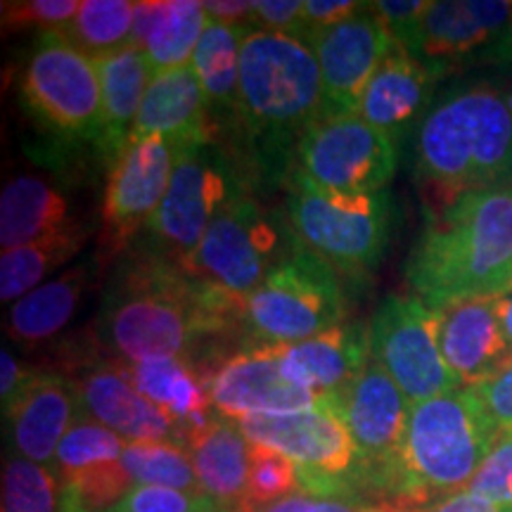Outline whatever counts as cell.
<instances>
[{
	"mask_svg": "<svg viewBox=\"0 0 512 512\" xmlns=\"http://www.w3.org/2000/svg\"><path fill=\"white\" fill-rule=\"evenodd\" d=\"M245 304L143 245L124 256L98 311V335L124 366L188 358L200 344L242 328Z\"/></svg>",
	"mask_w": 512,
	"mask_h": 512,
	"instance_id": "cell-1",
	"label": "cell"
},
{
	"mask_svg": "<svg viewBox=\"0 0 512 512\" xmlns=\"http://www.w3.org/2000/svg\"><path fill=\"white\" fill-rule=\"evenodd\" d=\"M403 275L432 311L512 290V188L467 192L430 211Z\"/></svg>",
	"mask_w": 512,
	"mask_h": 512,
	"instance_id": "cell-2",
	"label": "cell"
},
{
	"mask_svg": "<svg viewBox=\"0 0 512 512\" xmlns=\"http://www.w3.org/2000/svg\"><path fill=\"white\" fill-rule=\"evenodd\" d=\"M323 117V79L302 38L249 27L240 48L238 124L266 181H287L299 140Z\"/></svg>",
	"mask_w": 512,
	"mask_h": 512,
	"instance_id": "cell-3",
	"label": "cell"
},
{
	"mask_svg": "<svg viewBox=\"0 0 512 512\" xmlns=\"http://www.w3.org/2000/svg\"><path fill=\"white\" fill-rule=\"evenodd\" d=\"M413 174L430 211L467 192L512 188V110L489 86L446 93L413 131Z\"/></svg>",
	"mask_w": 512,
	"mask_h": 512,
	"instance_id": "cell-4",
	"label": "cell"
},
{
	"mask_svg": "<svg viewBox=\"0 0 512 512\" xmlns=\"http://www.w3.org/2000/svg\"><path fill=\"white\" fill-rule=\"evenodd\" d=\"M501 437L472 387L413 403L396 508L420 512L463 491Z\"/></svg>",
	"mask_w": 512,
	"mask_h": 512,
	"instance_id": "cell-5",
	"label": "cell"
},
{
	"mask_svg": "<svg viewBox=\"0 0 512 512\" xmlns=\"http://www.w3.org/2000/svg\"><path fill=\"white\" fill-rule=\"evenodd\" d=\"M285 188V219L311 252L349 280L377 271L399 226L389 190L368 195L325 190L299 171H292Z\"/></svg>",
	"mask_w": 512,
	"mask_h": 512,
	"instance_id": "cell-6",
	"label": "cell"
},
{
	"mask_svg": "<svg viewBox=\"0 0 512 512\" xmlns=\"http://www.w3.org/2000/svg\"><path fill=\"white\" fill-rule=\"evenodd\" d=\"M347 318V294L328 261L294 238L290 252L245 302L242 332L252 347H287Z\"/></svg>",
	"mask_w": 512,
	"mask_h": 512,
	"instance_id": "cell-7",
	"label": "cell"
},
{
	"mask_svg": "<svg viewBox=\"0 0 512 512\" xmlns=\"http://www.w3.org/2000/svg\"><path fill=\"white\" fill-rule=\"evenodd\" d=\"M19 100L36 124L67 143L102 136V91L93 57L81 53L62 31L38 34L19 74Z\"/></svg>",
	"mask_w": 512,
	"mask_h": 512,
	"instance_id": "cell-8",
	"label": "cell"
},
{
	"mask_svg": "<svg viewBox=\"0 0 512 512\" xmlns=\"http://www.w3.org/2000/svg\"><path fill=\"white\" fill-rule=\"evenodd\" d=\"M240 192V164L219 138L181 147L164 202L147 226V247L185 266L221 209Z\"/></svg>",
	"mask_w": 512,
	"mask_h": 512,
	"instance_id": "cell-9",
	"label": "cell"
},
{
	"mask_svg": "<svg viewBox=\"0 0 512 512\" xmlns=\"http://www.w3.org/2000/svg\"><path fill=\"white\" fill-rule=\"evenodd\" d=\"M294 238L287 219L240 192L221 209L183 268L245 304L290 252Z\"/></svg>",
	"mask_w": 512,
	"mask_h": 512,
	"instance_id": "cell-10",
	"label": "cell"
},
{
	"mask_svg": "<svg viewBox=\"0 0 512 512\" xmlns=\"http://www.w3.org/2000/svg\"><path fill=\"white\" fill-rule=\"evenodd\" d=\"M238 425L249 444L273 448L297 465L304 494L354 498L351 477L356 470V446L344 425L342 399L330 396L304 411L249 415Z\"/></svg>",
	"mask_w": 512,
	"mask_h": 512,
	"instance_id": "cell-11",
	"label": "cell"
},
{
	"mask_svg": "<svg viewBox=\"0 0 512 512\" xmlns=\"http://www.w3.org/2000/svg\"><path fill=\"white\" fill-rule=\"evenodd\" d=\"M408 415L411 403L373 358L342 396V418L356 446L351 494L356 489H368L377 496V503L396 508L401 494Z\"/></svg>",
	"mask_w": 512,
	"mask_h": 512,
	"instance_id": "cell-12",
	"label": "cell"
},
{
	"mask_svg": "<svg viewBox=\"0 0 512 512\" xmlns=\"http://www.w3.org/2000/svg\"><path fill=\"white\" fill-rule=\"evenodd\" d=\"M370 349L406 401L420 403L463 389L439 349L437 311L415 294H389L370 318Z\"/></svg>",
	"mask_w": 512,
	"mask_h": 512,
	"instance_id": "cell-13",
	"label": "cell"
},
{
	"mask_svg": "<svg viewBox=\"0 0 512 512\" xmlns=\"http://www.w3.org/2000/svg\"><path fill=\"white\" fill-rule=\"evenodd\" d=\"M401 162V145L363 117L318 119L304 133L294 171L320 188L351 195L387 190Z\"/></svg>",
	"mask_w": 512,
	"mask_h": 512,
	"instance_id": "cell-14",
	"label": "cell"
},
{
	"mask_svg": "<svg viewBox=\"0 0 512 512\" xmlns=\"http://www.w3.org/2000/svg\"><path fill=\"white\" fill-rule=\"evenodd\" d=\"M408 53L437 69L441 76L453 67H465L467 62H508L512 60V3H430Z\"/></svg>",
	"mask_w": 512,
	"mask_h": 512,
	"instance_id": "cell-15",
	"label": "cell"
},
{
	"mask_svg": "<svg viewBox=\"0 0 512 512\" xmlns=\"http://www.w3.org/2000/svg\"><path fill=\"white\" fill-rule=\"evenodd\" d=\"M178 150L164 138H131L107 169L102 223L112 252L147 230L164 202Z\"/></svg>",
	"mask_w": 512,
	"mask_h": 512,
	"instance_id": "cell-16",
	"label": "cell"
},
{
	"mask_svg": "<svg viewBox=\"0 0 512 512\" xmlns=\"http://www.w3.org/2000/svg\"><path fill=\"white\" fill-rule=\"evenodd\" d=\"M320 79H323V117H358L363 95L380 67L394 38L377 22L368 3L354 17L344 19L313 38Z\"/></svg>",
	"mask_w": 512,
	"mask_h": 512,
	"instance_id": "cell-17",
	"label": "cell"
},
{
	"mask_svg": "<svg viewBox=\"0 0 512 512\" xmlns=\"http://www.w3.org/2000/svg\"><path fill=\"white\" fill-rule=\"evenodd\" d=\"M211 408L228 420L292 413L318 406L320 396L292 382L283 368V347H249L209 375Z\"/></svg>",
	"mask_w": 512,
	"mask_h": 512,
	"instance_id": "cell-18",
	"label": "cell"
},
{
	"mask_svg": "<svg viewBox=\"0 0 512 512\" xmlns=\"http://www.w3.org/2000/svg\"><path fill=\"white\" fill-rule=\"evenodd\" d=\"M72 384L79 401V415L100 422L121 439L181 441L176 422L138 392L124 363H88L76 370Z\"/></svg>",
	"mask_w": 512,
	"mask_h": 512,
	"instance_id": "cell-19",
	"label": "cell"
},
{
	"mask_svg": "<svg viewBox=\"0 0 512 512\" xmlns=\"http://www.w3.org/2000/svg\"><path fill=\"white\" fill-rule=\"evenodd\" d=\"M439 349L463 387L494 380L512 366V344L498 320L494 297L437 311Z\"/></svg>",
	"mask_w": 512,
	"mask_h": 512,
	"instance_id": "cell-20",
	"label": "cell"
},
{
	"mask_svg": "<svg viewBox=\"0 0 512 512\" xmlns=\"http://www.w3.org/2000/svg\"><path fill=\"white\" fill-rule=\"evenodd\" d=\"M441 79L444 76L437 69L415 60L394 43L368 83L358 117L403 145L430 110L434 88Z\"/></svg>",
	"mask_w": 512,
	"mask_h": 512,
	"instance_id": "cell-21",
	"label": "cell"
},
{
	"mask_svg": "<svg viewBox=\"0 0 512 512\" xmlns=\"http://www.w3.org/2000/svg\"><path fill=\"white\" fill-rule=\"evenodd\" d=\"M76 418L79 401L72 380L50 370H36L19 399L3 411L5 425L10 427L12 451L46 467H53L57 448Z\"/></svg>",
	"mask_w": 512,
	"mask_h": 512,
	"instance_id": "cell-22",
	"label": "cell"
},
{
	"mask_svg": "<svg viewBox=\"0 0 512 512\" xmlns=\"http://www.w3.org/2000/svg\"><path fill=\"white\" fill-rule=\"evenodd\" d=\"M370 361V325L361 320H349L323 335L283 347L285 375L320 399H342Z\"/></svg>",
	"mask_w": 512,
	"mask_h": 512,
	"instance_id": "cell-23",
	"label": "cell"
},
{
	"mask_svg": "<svg viewBox=\"0 0 512 512\" xmlns=\"http://www.w3.org/2000/svg\"><path fill=\"white\" fill-rule=\"evenodd\" d=\"M209 117L207 95L192 67L169 69L155 74L147 88L131 138H164L181 150L216 138Z\"/></svg>",
	"mask_w": 512,
	"mask_h": 512,
	"instance_id": "cell-24",
	"label": "cell"
},
{
	"mask_svg": "<svg viewBox=\"0 0 512 512\" xmlns=\"http://www.w3.org/2000/svg\"><path fill=\"white\" fill-rule=\"evenodd\" d=\"M95 67H98L102 91V136L98 152L105 169H110L131 138L140 105L155 79V69L143 50L133 43L110 55L95 57Z\"/></svg>",
	"mask_w": 512,
	"mask_h": 512,
	"instance_id": "cell-25",
	"label": "cell"
},
{
	"mask_svg": "<svg viewBox=\"0 0 512 512\" xmlns=\"http://www.w3.org/2000/svg\"><path fill=\"white\" fill-rule=\"evenodd\" d=\"M102 256L83 259L67 271L17 299L8 313V332L22 347L48 342L72 323L79 306L102 271Z\"/></svg>",
	"mask_w": 512,
	"mask_h": 512,
	"instance_id": "cell-26",
	"label": "cell"
},
{
	"mask_svg": "<svg viewBox=\"0 0 512 512\" xmlns=\"http://www.w3.org/2000/svg\"><path fill=\"white\" fill-rule=\"evenodd\" d=\"M207 22L197 0H143L133 3L131 43L147 55L155 74L190 67Z\"/></svg>",
	"mask_w": 512,
	"mask_h": 512,
	"instance_id": "cell-27",
	"label": "cell"
},
{
	"mask_svg": "<svg viewBox=\"0 0 512 512\" xmlns=\"http://www.w3.org/2000/svg\"><path fill=\"white\" fill-rule=\"evenodd\" d=\"M249 446L238 422L219 413L185 439L200 489L233 512L247 501Z\"/></svg>",
	"mask_w": 512,
	"mask_h": 512,
	"instance_id": "cell-28",
	"label": "cell"
},
{
	"mask_svg": "<svg viewBox=\"0 0 512 512\" xmlns=\"http://www.w3.org/2000/svg\"><path fill=\"white\" fill-rule=\"evenodd\" d=\"M72 202L55 183L38 176H17L0 195V245L8 249L53 238L79 226Z\"/></svg>",
	"mask_w": 512,
	"mask_h": 512,
	"instance_id": "cell-29",
	"label": "cell"
},
{
	"mask_svg": "<svg viewBox=\"0 0 512 512\" xmlns=\"http://www.w3.org/2000/svg\"><path fill=\"white\" fill-rule=\"evenodd\" d=\"M138 392L169 415L181 430V441L207 427L216 418L209 399V380L188 358H157V361L124 366Z\"/></svg>",
	"mask_w": 512,
	"mask_h": 512,
	"instance_id": "cell-30",
	"label": "cell"
},
{
	"mask_svg": "<svg viewBox=\"0 0 512 512\" xmlns=\"http://www.w3.org/2000/svg\"><path fill=\"white\" fill-rule=\"evenodd\" d=\"M247 29L249 27H230V24L209 19L192 55L190 67L202 83L209 112L214 117L238 119L240 48Z\"/></svg>",
	"mask_w": 512,
	"mask_h": 512,
	"instance_id": "cell-31",
	"label": "cell"
},
{
	"mask_svg": "<svg viewBox=\"0 0 512 512\" xmlns=\"http://www.w3.org/2000/svg\"><path fill=\"white\" fill-rule=\"evenodd\" d=\"M91 235V226H79L53 238L31 242L15 249H8L0 256V297L3 302L15 304L17 299L27 297L31 290L43 285V278L57 268L69 264Z\"/></svg>",
	"mask_w": 512,
	"mask_h": 512,
	"instance_id": "cell-32",
	"label": "cell"
},
{
	"mask_svg": "<svg viewBox=\"0 0 512 512\" xmlns=\"http://www.w3.org/2000/svg\"><path fill=\"white\" fill-rule=\"evenodd\" d=\"M121 465L136 486L202 491L188 448L181 441H128Z\"/></svg>",
	"mask_w": 512,
	"mask_h": 512,
	"instance_id": "cell-33",
	"label": "cell"
},
{
	"mask_svg": "<svg viewBox=\"0 0 512 512\" xmlns=\"http://www.w3.org/2000/svg\"><path fill=\"white\" fill-rule=\"evenodd\" d=\"M88 57L110 55L131 43L133 3L128 0H86L62 31Z\"/></svg>",
	"mask_w": 512,
	"mask_h": 512,
	"instance_id": "cell-34",
	"label": "cell"
},
{
	"mask_svg": "<svg viewBox=\"0 0 512 512\" xmlns=\"http://www.w3.org/2000/svg\"><path fill=\"white\" fill-rule=\"evenodd\" d=\"M126 444V439H121L119 434L107 430L105 425L79 415L72 430L64 434L50 470L55 472L62 486L72 482L74 477L86 475V472L119 463Z\"/></svg>",
	"mask_w": 512,
	"mask_h": 512,
	"instance_id": "cell-35",
	"label": "cell"
},
{
	"mask_svg": "<svg viewBox=\"0 0 512 512\" xmlns=\"http://www.w3.org/2000/svg\"><path fill=\"white\" fill-rule=\"evenodd\" d=\"M62 486L50 467L10 451L3 463V512H60Z\"/></svg>",
	"mask_w": 512,
	"mask_h": 512,
	"instance_id": "cell-36",
	"label": "cell"
},
{
	"mask_svg": "<svg viewBox=\"0 0 512 512\" xmlns=\"http://www.w3.org/2000/svg\"><path fill=\"white\" fill-rule=\"evenodd\" d=\"M302 491L299 470L283 453L264 446H249L247 501L252 505H271Z\"/></svg>",
	"mask_w": 512,
	"mask_h": 512,
	"instance_id": "cell-37",
	"label": "cell"
},
{
	"mask_svg": "<svg viewBox=\"0 0 512 512\" xmlns=\"http://www.w3.org/2000/svg\"><path fill=\"white\" fill-rule=\"evenodd\" d=\"M107 512H233L204 491H181L166 486H133Z\"/></svg>",
	"mask_w": 512,
	"mask_h": 512,
	"instance_id": "cell-38",
	"label": "cell"
},
{
	"mask_svg": "<svg viewBox=\"0 0 512 512\" xmlns=\"http://www.w3.org/2000/svg\"><path fill=\"white\" fill-rule=\"evenodd\" d=\"M76 0H22L3 3V27L8 31H64L79 12Z\"/></svg>",
	"mask_w": 512,
	"mask_h": 512,
	"instance_id": "cell-39",
	"label": "cell"
},
{
	"mask_svg": "<svg viewBox=\"0 0 512 512\" xmlns=\"http://www.w3.org/2000/svg\"><path fill=\"white\" fill-rule=\"evenodd\" d=\"M467 489L501 505H512V432L498 437Z\"/></svg>",
	"mask_w": 512,
	"mask_h": 512,
	"instance_id": "cell-40",
	"label": "cell"
},
{
	"mask_svg": "<svg viewBox=\"0 0 512 512\" xmlns=\"http://www.w3.org/2000/svg\"><path fill=\"white\" fill-rule=\"evenodd\" d=\"M368 8L394 38L396 46L408 50L413 46L422 17L430 10V3L427 0H377V3H368Z\"/></svg>",
	"mask_w": 512,
	"mask_h": 512,
	"instance_id": "cell-41",
	"label": "cell"
},
{
	"mask_svg": "<svg viewBox=\"0 0 512 512\" xmlns=\"http://www.w3.org/2000/svg\"><path fill=\"white\" fill-rule=\"evenodd\" d=\"M252 27L306 41L304 3L302 0H256L252 3Z\"/></svg>",
	"mask_w": 512,
	"mask_h": 512,
	"instance_id": "cell-42",
	"label": "cell"
},
{
	"mask_svg": "<svg viewBox=\"0 0 512 512\" xmlns=\"http://www.w3.org/2000/svg\"><path fill=\"white\" fill-rule=\"evenodd\" d=\"M482 399L486 413L494 420L498 432H512V366L494 380L472 387Z\"/></svg>",
	"mask_w": 512,
	"mask_h": 512,
	"instance_id": "cell-43",
	"label": "cell"
},
{
	"mask_svg": "<svg viewBox=\"0 0 512 512\" xmlns=\"http://www.w3.org/2000/svg\"><path fill=\"white\" fill-rule=\"evenodd\" d=\"M363 3L354 0H306L304 3V27L309 46L320 31L337 27L344 19L354 17Z\"/></svg>",
	"mask_w": 512,
	"mask_h": 512,
	"instance_id": "cell-44",
	"label": "cell"
},
{
	"mask_svg": "<svg viewBox=\"0 0 512 512\" xmlns=\"http://www.w3.org/2000/svg\"><path fill=\"white\" fill-rule=\"evenodd\" d=\"M34 373L36 370L22 366L19 358L8 349V344H3V351H0V403H3V411H8L19 399Z\"/></svg>",
	"mask_w": 512,
	"mask_h": 512,
	"instance_id": "cell-45",
	"label": "cell"
},
{
	"mask_svg": "<svg viewBox=\"0 0 512 512\" xmlns=\"http://www.w3.org/2000/svg\"><path fill=\"white\" fill-rule=\"evenodd\" d=\"M420 512H512V505H501L491 498L479 496L475 491L463 489L456 494L439 498Z\"/></svg>",
	"mask_w": 512,
	"mask_h": 512,
	"instance_id": "cell-46",
	"label": "cell"
},
{
	"mask_svg": "<svg viewBox=\"0 0 512 512\" xmlns=\"http://www.w3.org/2000/svg\"><path fill=\"white\" fill-rule=\"evenodd\" d=\"M209 19L230 24V27H252V3H235V0H211L204 3Z\"/></svg>",
	"mask_w": 512,
	"mask_h": 512,
	"instance_id": "cell-47",
	"label": "cell"
},
{
	"mask_svg": "<svg viewBox=\"0 0 512 512\" xmlns=\"http://www.w3.org/2000/svg\"><path fill=\"white\" fill-rule=\"evenodd\" d=\"M316 496L304 494V491H297V494L283 498V501L271 503V505H252L242 503L235 512H313L316 508Z\"/></svg>",
	"mask_w": 512,
	"mask_h": 512,
	"instance_id": "cell-48",
	"label": "cell"
},
{
	"mask_svg": "<svg viewBox=\"0 0 512 512\" xmlns=\"http://www.w3.org/2000/svg\"><path fill=\"white\" fill-rule=\"evenodd\" d=\"M494 306H496L498 320H501L503 325L505 337H508V342L512 344V290L494 297Z\"/></svg>",
	"mask_w": 512,
	"mask_h": 512,
	"instance_id": "cell-49",
	"label": "cell"
},
{
	"mask_svg": "<svg viewBox=\"0 0 512 512\" xmlns=\"http://www.w3.org/2000/svg\"><path fill=\"white\" fill-rule=\"evenodd\" d=\"M60 512H91L83 505L79 498H76L72 491L62 489V498H60Z\"/></svg>",
	"mask_w": 512,
	"mask_h": 512,
	"instance_id": "cell-50",
	"label": "cell"
},
{
	"mask_svg": "<svg viewBox=\"0 0 512 512\" xmlns=\"http://www.w3.org/2000/svg\"><path fill=\"white\" fill-rule=\"evenodd\" d=\"M508 102H510V110H512V95H510V100H508Z\"/></svg>",
	"mask_w": 512,
	"mask_h": 512,
	"instance_id": "cell-51",
	"label": "cell"
}]
</instances>
